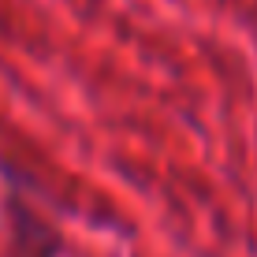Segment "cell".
<instances>
[{
    "label": "cell",
    "mask_w": 257,
    "mask_h": 257,
    "mask_svg": "<svg viewBox=\"0 0 257 257\" xmlns=\"http://www.w3.org/2000/svg\"><path fill=\"white\" fill-rule=\"evenodd\" d=\"M8 231H12V257H60L64 238L23 194H8Z\"/></svg>",
    "instance_id": "obj_1"
}]
</instances>
